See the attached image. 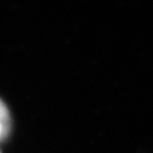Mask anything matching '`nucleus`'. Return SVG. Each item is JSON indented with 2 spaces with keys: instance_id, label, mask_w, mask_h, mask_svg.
I'll return each instance as SVG.
<instances>
[{
  "instance_id": "1",
  "label": "nucleus",
  "mask_w": 153,
  "mask_h": 153,
  "mask_svg": "<svg viewBox=\"0 0 153 153\" xmlns=\"http://www.w3.org/2000/svg\"><path fill=\"white\" fill-rule=\"evenodd\" d=\"M11 119L6 104L0 100V140L5 138L10 131Z\"/></svg>"
}]
</instances>
